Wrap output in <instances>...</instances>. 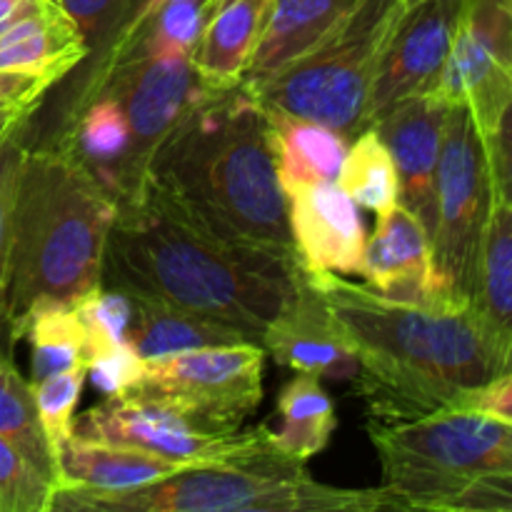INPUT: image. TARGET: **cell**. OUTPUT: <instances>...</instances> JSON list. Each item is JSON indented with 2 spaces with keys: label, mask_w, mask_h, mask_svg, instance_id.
I'll return each mask as SVG.
<instances>
[{
  "label": "cell",
  "mask_w": 512,
  "mask_h": 512,
  "mask_svg": "<svg viewBox=\"0 0 512 512\" xmlns=\"http://www.w3.org/2000/svg\"><path fill=\"white\" fill-rule=\"evenodd\" d=\"M400 0H353L313 45L243 88L263 105L353 140L373 125V85Z\"/></svg>",
  "instance_id": "cell-6"
},
{
  "label": "cell",
  "mask_w": 512,
  "mask_h": 512,
  "mask_svg": "<svg viewBox=\"0 0 512 512\" xmlns=\"http://www.w3.org/2000/svg\"><path fill=\"white\" fill-rule=\"evenodd\" d=\"M350 3L353 0H273L243 83L265 78L303 53Z\"/></svg>",
  "instance_id": "cell-25"
},
{
  "label": "cell",
  "mask_w": 512,
  "mask_h": 512,
  "mask_svg": "<svg viewBox=\"0 0 512 512\" xmlns=\"http://www.w3.org/2000/svg\"><path fill=\"white\" fill-rule=\"evenodd\" d=\"M483 140L495 200L512 205V100L503 105L490 128L483 130Z\"/></svg>",
  "instance_id": "cell-36"
},
{
  "label": "cell",
  "mask_w": 512,
  "mask_h": 512,
  "mask_svg": "<svg viewBox=\"0 0 512 512\" xmlns=\"http://www.w3.org/2000/svg\"><path fill=\"white\" fill-rule=\"evenodd\" d=\"M460 0H400L375 73L373 120L393 103L430 93L450 53Z\"/></svg>",
  "instance_id": "cell-13"
},
{
  "label": "cell",
  "mask_w": 512,
  "mask_h": 512,
  "mask_svg": "<svg viewBox=\"0 0 512 512\" xmlns=\"http://www.w3.org/2000/svg\"><path fill=\"white\" fill-rule=\"evenodd\" d=\"M33 113L28 110H10V113H0V148L13 138L18 130H23L30 123Z\"/></svg>",
  "instance_id": "cell-40"
},
{
  "label": "cell",
  "mask_w": 512,
  "mask_h": 512,
  "mask_svg": "<svg viewBox=\"0 0 512 512\" xmlns=\"http://www.w3.org/2000/svg\"><path fill=\"white\" fill-rule=\"evenodd\" d=\"M403 510L380 485L348 490L318 483L305 465L288 458L258 463L195 465L160 483L120 495L55 493L65 512H373Z\"/></svg>",
  "instance_id": "cell-5"
},
{
  "label": "cell",
  "mask_w": 512,
  "mask_h": 512,
  "mask_svg": "<svg viewBox=\"0 0 512 512\" xmlns=\"http://www.w3.org/2000/svg\"><path fill=\"white\" fill-rule=\"evenodd\" d=\"M263 113L283 190L305 183H338L350 143L345 135L273 105H263Z\"/></svg>",
  "instance_id": "cell-21"
},
{
  "label": "cell",
  "mask_w": 512,
  "mask_h": 512,
  "mask_svg": "<svg viewBox=\"0 0 512 512\" xmlns=\"http://www.w3.org/2000/svg\"><path fill=\"white\" fill-rule=\"evenodd\" d=\"M270 3L273 0H218L190 55L205 93H228L243 85Z\"/></svg>",
  "instance_id": "cell-20"
},
{
  "label": "cell",
  "mask_w": 512,
  "mask_h": 512,
  "mask_svg": "<svg viewBox=\"0 0 512 512\" xmlns=\"http://www.w3.org/2000/svg\"><path fill=\"white\" fill-rule=\"evenodd\" d=\"M168 3H178V0H140V3L133 8V13H130V18H143V15L155 13V10L163 8V5Z\"/></svg>",
  "instance_id": "cell-42"
},
{
  "label": "cell",
  "mask_w": 512,
  "mask_h": 512,
  "mask_svg": "<svg viewBox=\"0 0 512 512\" xmlns=\"http://www.w3.org/2000/svg\"><path fill=\"white\" fill-rule=\"evenodd\" d=\"M53 85H58V80L45 78V75L0 70V113H10V110L35 113Z\"/></svg>",
  "instance_id": "cell-38"
},
{
  "label": "cell",
  "mask_w": 512,
  "mask_h": 512,
  "mask_svg": "<svg viewBox=\"0 0 512 512\" xmlns=\"http://www.w3.org/2000/svg\"><path fill=\"white\" fill-rule=\"evenodd\" d=\"M463 408L480 410V413H488L493 418L512 425V370L505 373L503 378L493 380L490 385L480 388L478 393L470 395Z\"/></svg>",
  "instance_id": "cell-39"
},
{
  "label": "cell",
  "mask_w": 512,
  "mask_h": 512,
  "mask_svg": "<svg viewBox=\"0 0 512 512\" xmlns=\"http://www.w3.org/2000/svg\"><path fill=\"white\" fill-rule=\"evenodd\" d=\"M25 125L23 130L13 135L8 143L0 148V350L13 355V323H10L8 308V283H10V245H13V205L15 188H18L20 163H23L25 145Z\"/></svg>",
  "instance_id": "cell-30"
},
{
  "label": "cell",
  "mask_w": 512,
  "mask_h": 512,
  "mask_svg": "<svg viewBox=\"0 0 512 512\" xmlns=\"http://www.w3.org/2000/svg\"><path fill=\"white\" fill-rule=\"evenodd\" d=\"M475 308L512 338V205L495 200L478 263Z\"/></svg>",
  "instance_id": "cell-27"
},
{
  "label": "cell",
  "mask_w": 512,
  "mask_h": 512,
  "mask_svg": "<svg viewBox=\"0 0 512 512\" xmlns=\"http://www.w3.org/2000/svg\"><path fill=\"white\" fill-rule=\"evenodd\" d=\"M260 345L273 355L275 363L293 373H308L335 383L355 380L358 375L353 340L305 270L288 303L265 328Z\"/></svg>",
  "instance_id": "cell-14"
},
{
  "label": "cell",
  "mask_w": 512,
  "mask_h": 512,
  "mask_svg": "<svg viewBox=\"0 0 512 512\" xmlns=\"http://www.w3.org/2000/svg\"><path fill=\"white\" fill-rule=\"evenodd\" d=\"M448 512H512V473L488 475L460 490Z\"/></svg>",
  "instance_id": "cell-37"
},
{
  "label": "cell",
  "mask_w": 512,
  "mask_h": 512,
  "mask_svg": "<svg viewBox=\"0 0 512 512\" xmlns=\"http://www.w3.org/2000/svg\"><path fill=\"white\" fill-rule=\"evenodd\" d=\"M338 185L363 208L385 213L400 203V178L388 145L370 125L348 143Z\"/></svg>",
  "instance_id": "cell-29"
},
{
  "label": "cell",
  "mask_w": 512,
  "mask_h": 512,
  "mask_svg": "<svg viewBox=\"0 0 512 512\" xmlns=\"http://www.w3.org/2000/svg\"><path fill=\"white\" fill-rule=\"evenodd\" d=\"M448 108L440 98L423 93L398 100L373 120L398 168L400 203L425 225L430 240L435 230V175Z\"/></svg>",
  "instance_id": "cell-17"
},
{
  "label": "cell",
  "mask_w": 512,
  "mask_h": 512,
  "mask_svg": "<svg viewBox=\"0 0 512 512\" xmlns=\"http://www.w3.org/2000/svg\"><path fill=\"white\" fill-rule=\"evenodd\" d=\"M0 438L13 443L35 468L58 485V468L40 425L33 383L18 373L13 355L5 350H0Z\"/></svg>",
  "instance_id": "cell-28"
},
{
  "label": "cell",
  "mask_w": 512,
  "mask_h": 512,
  "mask_svg": "<svg viewBox=\"0 0 512 512\" xmlns=\"http://www.w3.org/2000/svg\"><path fill=\"white\" fill-rule=\"evenodd\" d=\"M85 378H88V370L70 368L33 383L35 408H38L40 425H43V433L48 438L50 450H53V458H58L60 445L75 433L73 418L80 395H83ZM55 468H58V463H55Z\"/></svg>",
  "instance_id": "cell-31"
},
{
  "label": "cell",
  "mask_w": 512,
  "mask_h": 512,
  "mask_svg": "<svg viewBox=\"0 0 512 512\" xmlns=\"http://www.w3.org/2000/svg\"><path fill=\"white\" fill-rule=\"evenodd\" d=\"M85 370L93 388L103 398H118V395L138 393L145 378V360L135 353L133 345L120 343L90 353Z\"/></svg>",
  "instance_id": "cell-34"
},
{
  "label": "cell",
  "mask_w": 512,
  "mask_h": 512,
  "mask_svg": "<svg viewBox=\"0 0 512 512\" xmlns=\"http://www.w3.org/2000/svg\"><path fill=\"white\" fill-rule=\"evenodd\" d=\"M100 90L123 105L130 123L128 158L110 188L118 203H128L145 188L150 165L170 133L208 93L190 58H150L138 53L98 60L78 100Z\"/></svg>",
  "instance_id": "cell-9"
},
{
  "label": "cell",
  "mask_w": 512,
  "mask_h": 512,
  "mask_svg": "<svg viewBox=\"0 0 512 512\" xmlns=\"http://www.w3.org/2000/svg\"><path fill=\"white\" fill-rule=\"evenodd\" d=\"M30 3H33V0H0V30L8 23H13Z\"/></svg>",
  "instance_id": "cell-41"
},
{
  "label": "cell",
  "mask_w": 512,
  "mask_h": 512,
  "mask_svg": "<svg viewBox=\"0 0 512 512\" xmlns=\"http://www.w3.org/2000/svg\"><path fill=\"white\" fill-rule=\"evenodd\" d=\"M118 200L65 145H25L13 205L10 323L40 300L73 303L103 283Z\"/></svg>",
  "instance_id": "cell-4"
},
{
  "label": "cell",
  "mask_w": 512,
  "mask_h": 512,
  "mask_svg": "<svg viewBox=\"0 0 512 512\" xmlns=\"http://www.w3.org/2000/svg\"><path fill=\"white\" fill-rule=\"evenodd\" d=\"M370 440L403 510H445L475 480L512 473V425L473 408L370 423Z\"/></svg>",
  "instance_id": "cell-7"
},
{
  "label": "cell",
  "mask_w": 512,
  "mask_h": 512,
  "mask_svg": "<svg viewBox=\"0 0 512 512\" xmlns=\"http://www.w3.org/2000/svg\"><path fill=\"white\" fill-rule=\"evenodd\" d=\"M55 483L0 438V512H53Z\"/></svg>",
  "instance_id": "cell-32"
},
{
  "label": "cell",
  "mask_w": 512,
  "mask_h": 512,
  "mask_svg": "<svg viewBox=\"0 0 512 512\" xmlns=\"http://www.w3.org/2000/svg\"><path fill=\"white\" fill-rule=\"evenodd\" d=\"M130 295L133 315H130L128 343L143 360L168 358V355L188 353V350L210 348V345L245 343V335L233 325H225L208 315L163 303V300ZM253 343V340H250Z\"/></svg>",
  "instance_id": "cell-22"
},
{
  "label": "cell",
  "mask_w": 512,
  "mask_h": 512,
  "mask_svg": "<svg viewBox=\"0 0 512 512\" xmlns=\"http://www.w3.org/2000/svg\"><path fill=\"white\" fill-rule=\"evenodd\" d=\"M75 433L133 445L188 468L285 458L275 448L268 425L213 430L183 410L140 393L105 398L103 403L93 405L85 410L83 418L75 420Z\"/></svg>",
  "instance_id": "cell-10"
},
{
  "label": "cell",
  "mask_w": 512,
  "mask_h": 512,
  "mask_svg": "<svg viewBox=\"0 0 512 512\" xmlns=\"http://www.w3.org/2000/svg\"><path fill=\"white\" fill-rule=\"evenodd\" d=\"M493 203L483 133L465 105H450L435 175L433 253L445 288L473 305L480 248Z\"/></svg>",
  "instance_id": "cell-8"
},
{
  "label": "cell",
  "mask_w": 512,
  "mask_h": 512,
  "mask_svg": "<svg viewBox=\"0 0 512 512\" xmlns=\"http://www.w3.org/2000/svg\"><path fill=\"white\" fill-rule=\"evenodd\" d=\"M53 140L73 150L110 190L130 150L128 115L113 95L100 90L75 103L70 128Z\"/></svg>",
  "instance_id": "cell-23"
},
{
  "label": "cell",
  "mask_w": 512,
  "mask_h": 512,
  "mask_svg": "<svg viewBox=\"0 0 512 512\" xmlns=\"http://www.w3.org/2000/svg\"><path fill=\"white\" fill-rule=\"evenodd\" d=\"M73 308L88 333V355L95 350L128 343L130 315H133L128 293L108 283H98L88 293L75 298Z\"/></svg>",
  "instance_id": "cell-33"
},
{
  "label": "cell",
  "mask_w": 512,
  "mask_h": 512,
  "mask_svg": "<svg viewBox=\"0 0 512 512\" xmlns=\"http://www.w3.org/2000/svg\"><path fill=\"white\" fill-rule=\"evenodd\" d=\"M13 340L30 348V383L88 363V333L73 303L40 300L13 323Z\"/></svg>",
  "instance_id": "cell-24"
},
{
  "label": "cell",
  "mask_w": 512,
  "mask_h": 512,
  "mask_svg": "<svg viewBox=\"0 0 512 512\" xmlns=\"http://www.w3.org/2000/svg\"><path fill=\"white\" fill-rule=\"evenodd\" d=\"M148 180L228 243L300 265L263 105L243 85L195 103L158 150Z\"/></svg>",
  "instance_id": "cell-3"
},
{
  "label": "cell",
  "mask_w": 512,
  "mask_h": 512,
  "mask_svg": "<svg viewBox=\"0 0 512 512\" xmlns=\"http://www.w3.org/2000/svg\"><path fill=\"white\" fill-rule=\"evenodd\" d=\"M263 373L260 343L210 345L145 360L138 393L163 400L213 430H238L263 400Z\"/></svg>",
  "instance_id": "cell-11"
},
{
  "label": "cell",
  "mask_w": 512,
  "mask_h": 512,
  "mask_svg": "<svg viewBox=\"0 0 512 512\" xmlns=\"http://www.w3.org/2000/svg\"><path fill=\"white\" fill-rule=\"evenodd\" d=\"M55 493L120 495L160 483L188 465L160 458L125 443L88 438L73 433L58 450Z\"/></svg>",
  "instance_id": "cell-18"
},
{
  "label": "cell",
  "mask_w": 512,
  "mask_h": 512,
  "mask_svg": "<svg viewBox=\"0 0 512 512\" xmlns=\"http://www.w3.org/2000/svg\"><path fill=\"white\" fill-rule=\"evenodd\" d=\"M78 23L90 53H103L128 23L138 0H60Z\"/></svg>",
  "instance_id": "cell-35"
},
{
  "label": "cell",
  "mask_w": 512,
  "mask_h": 512,
  "mask_svg": "<svg viewBox=\"0 0 512 512\" xmlns=\"http://www.w3.org/2000/svg\"><path fill=\"white\" fill-rule=\"evenodd\" d=\"M308 275L353 340L370 423L463 408L512 370V338L470 300L395 303L345 275Z\"/></svg>",
  "instance_id": "cell-1"
},
{
  "label": "cell",
  "mask_w": 512,
  "mask_h": 512,
  "mask_svg": "<svg viewBox=\"0 0 512 512\" xmlns=\"http://www.w3.org/2000/svg\"><path fill=\"white\" fill-rule=\"evenodd\" d=\"M360 278L395 303L455 298L438 273L430 233L403 203L378 213L373 235L365 240Z\"/></svg>",
  "instance_id": "cell-16"
},
{
  "label": "cell",
  "mask_w": 512,
  "mask_h": 512,
  "mask_svg": "<svg viewBox=\"0 0 512 512\" xmlns=\"http://www.w3.org/2000/svg\"><path fill=\"white\" fill-rule=\"evenodd\" d=\"M293 250L305 273L360 275L365 235L358 203L338 183L283 190Z\"/></svg>",
  "instance_id": "cell-15"
},
{
  "label": "cell",
  "mask_w": 512,
  "mask_h": 512,
  "mask_svg": "<svg viewBox=\"0 0 512 512\" xmlns=\"http://www.w3.org/2000/svg\"><path fill=\"white\" fill-rule=\"evenodd\" d=\"M300 273V265L223 240L148 180L138 198L118 203L103 283L208 315L260 343Z\"/></svg>",
  "instance_id": "cell-2"
},
{
  "label": "cell",
  "mask_w": 512,
  "mask_h": 512,
  "mask_svg": "<svg viewBox=\"0 0 512 512\" xmlns=\"http://www.w3.org/2000/svg\"><path fill=\"white\" fill-rule=\"evenodd\" d=\"M430 95L465 105L480 133L512 100V0H460L453 43Z\"/></svg>",
  "instance_id": "cell-12"
},
{
  "label": "cell",
  "mask_w": 512,
  "mask_h": 512,
  "mask_svg": "<svg viewBox=\"0 0 512 512\" xmlns=\"http://www.w3.org/2000/svg\"><path fill=\"white\" fill-rule=\"evenodd\" d=\"M90 55L78 23L60 0H33L0 30V70L63 80Z\"/></svg>",
  "instance_id": "cell-19"
},
{
  "label": "cell",
  "mask_w": 512,
  "mask_h": 512,
  "mask_svg": "<svg viewBox=\"0 0 512 512\" xmlns=\"http://www.w3.org/2000/svg\"><path fill=\"white\" fill-rule=\"evenodd\" d=\"M280 425L273 433V443L285 458L305 465L323 453L335 433V405L323 380L298 373L280 388L278 395Z\"/></svg>",
  "instance_id": "cell-26"
}]
</instances>
